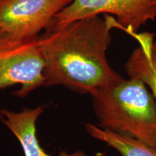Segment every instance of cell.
<instances>
[{
	"instance_id": "cell-6",
	"label": "cell",
	"mask_w": 156,
	"mask_h": 156,
	"mask_svg": "<svg viewBox=\"0 0 156 156\" xmlns=\"http://www.w3.org/2000/svg\"><path fill=\"white\" fill-rule=\"evenodd\" d=\"M44 112V106L26 108L20 112L9 109L0 111V122L15 136L20 143L25 156H55L49 155L41 147L36 136V122ZM56 156H87L83 151L62 153Z\"/></svg>"
},
{
	"instance_id": "cell-3",
	"label": "cell",
	"mask_w": 156,
	"mask_h": 156,
	"mask_svg": "<svg viewBox=\"0 0 156 156\" xmlns=\"http://www.w3.org/2000/svg\"><path fill=\"white\" fill-rule=\"evenodd\" d=\"M101 15L114 17L115 29L126 34L138 33L147 23L156 20V0H74L54 16L45 30Z\"/></svg>"
},
{
	"instance_id": "cell-8",
	"label": "cell",
	"mask_w": 156,
	"mask_h": 156,
	"mask_svg": "<svg viewBox=\"0 0 156 156\" xmlns=\"http://www.w3.org/2000/svg\"><path fill=\"white\" fill-rule=\"evenodd\" d=\"M85 129L90 136L104 142L122 156H156V147L140 140L120 135L91 123H86Z\"/></svg>"
},
{
	"instance_id": "cell-4",
	"label": "cell",
	"mask_w": 156,
	"mask_h": 156,
	"mask_svg": "<svg viewBox=\"0 0 156 156\" xmlns=\"http://www.w3.org/2000/svg\"><path fill=\"white\" fill-rule=\"evenodd\" d=\"M74 0H0V30L23 38L40 36Z\"/></svg>"
},
{
	"instance_id": "cell-9",
	"label": "cell",
	"mask_w": 156,
	"mask_h": 156,
	"mask_svg": "<svg viewBox=\"0 0 156 156\" xmlns=\"http://www.w3.org/2000/svg\"><path fill=\"white\" fill-rule=\"evenodd\" d=\"M39 36L23 38L0 30V64L38 44Z\"/></svg>"
},
{
	"instance_id": "cell-7",
	"label": "cell",
	"mask_w": 156,
	"mask_h": 156,
	"mask_svg": "<svg viewBox=\"0 0 156 156\" xmlns=\"http://www.w3.org/2000/svg\"><path fill=\"white\" fill-rule=\"evenodd\" d=\"M138 43L125 63L128 77L143 82L156 101V40L155 34L149 32L132 33Z\"/></svg>"
},
{
	"instance_id": "cell-2",
	"label": "cell",
	"mask_w": 156,
	"mask_h": 156,
	"mask_svg": "<svg viewBox=\"0 0 156 156\" xmlns=\"http://www.w3.org/2000/svg\"><path fill=\"white\" fill-rule=\"evenodd\" d=\"M91 97L99 126L156 147V101L143 82L121 77Z\"/></svg>"
},
{
	"instance_id": "cell-1",
	"label": "cell",
	"mask_w": 156,
	"mask_h": 156,
	"mask_svg": "<svg viewBox=\"0 0 156 156\" xmlns=\"http://www.w3.org/2000/svg\"><path fill=\"white\" fill-rule=\"evenodd\" d=\"M114 20L111 15H98L44 30L39 36L46 63L44 87L62 85L91 95L119 79L106 56Z\"/></svg>"
},
{
	"instance_id": "cell-5",
	"label": "cell",
	"mask_w": 156,
	"mask_h": 156,
	"mask_svg": "<svg viewBox=\"0 0 156 156\" xmlns=\"http://www.w3.org/2000/svg\"><path fill=\"white\" fill-rule=\"evenodd\" d=\"M45 59L38 44L0 64V89L20 85L13 95L24 98L44 86Z\"/></svg>"
}]
</instances>
